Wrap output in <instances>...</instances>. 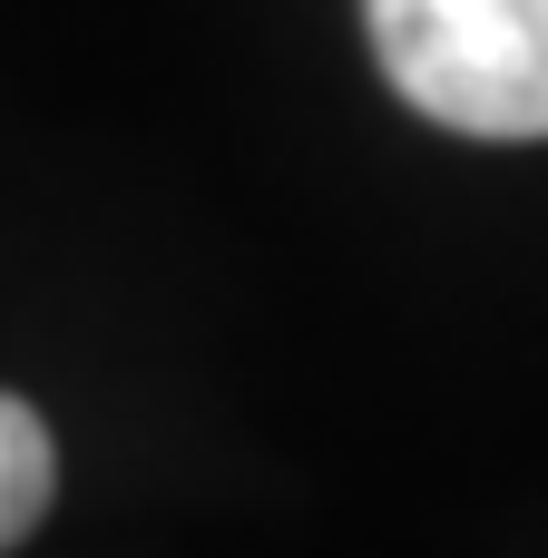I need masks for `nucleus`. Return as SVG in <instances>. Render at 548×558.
<instances>
[{"mask_svg":"<svg viewBox=\"0 0 548 558\" xmlns=\"http://www.w3.org/2000/svg\"><path fill=\"white\" fill-rule=\"evenodd\" d=\"M49 500H59V451H49V422H39L20 392H0V549H20V539L49 520Z\"/></svg>","mask_w":548,"mask_h":558,"instance_id":"2","label":"nucleus"},{"mask_svg":"<svg viewBox=\"0 0 548 558\" xmlns=\"http://www.w3.org/2000/svg\"><path fill=\"white\" fill-rule=\"evenodd\" d=\"M382 78L451 137H548V0H363Z\"/></svg>","mask_w":548,"mask_h":558,"instance_id":"1","label":"nucleus"}]
</instances>
